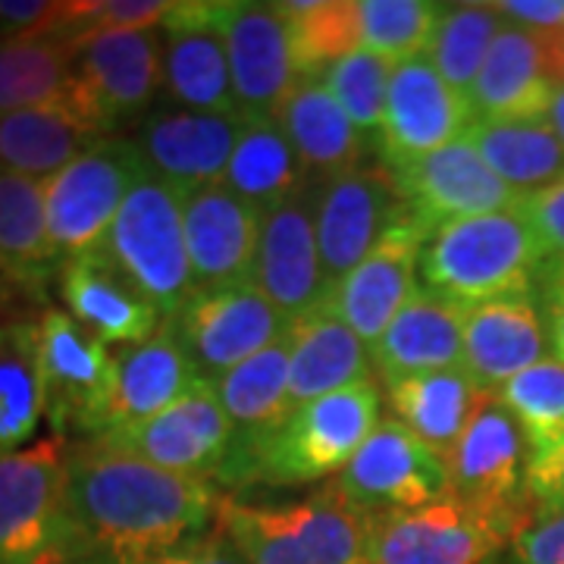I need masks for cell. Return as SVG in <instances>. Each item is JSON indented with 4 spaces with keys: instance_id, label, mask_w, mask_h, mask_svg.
<instances>
[{
    "instance_id": "6da1fadb",
    "label": "cell",
    "mask_w": 564,
    "mask_h": 564,
    "mask_svg": "<svg viewBox=\"0 0 564 564\" xmlns=\"http://www.w3.org/2000/svg\"><path fill=\"white\" fill-rule=\"evenodd\" d=\"M223 499V486L204 477L173 474L88 440L66 448V508L82 562L151 555L204 536L217 527Z\"/></svg>"
},
{
    "instance_id": "7a4b0ae2",
    "label": "cell",
    "mask_w": 564,
    "mask_h": 564,
    "mask_svg": "<svg viewBox=\"0 0 564 564\" xmlns=\"http://www.w3.org/2000/svg\"><path fill=\"white\" fill-rule=\"evenodd\" d=\"M543 248L524 217L511 210L445 223L423 245L417 280L423 292L458 307L502 299H533L543 285Z\"/></svg>"
},
{
    "instance_id": "3957f363",
    "label": "cell",
    "mask_w": 564,
    "mask_h": 564,
    "mask_svg": "<svg viewBox=\"0 0 564 564\" xmlns=\"http://www.w3.org/2000/svg\"><path fill=\"white\" fill-rule=\"evenodd\" d=\"M370 518L333 484L280 505L226 496L217 530L248 564H364Z\"/></svg>"
},
{
    "instance_id": "277c9868",
    "label": "cell",
    "mask_w": 564,
    "mask_h": 564,
    "mask_svg": "<svg viewBox=\"0 0 564 564\" xmlns=\"http://www.w3.org/2000/svg\"><path fill=\"white\" fill-rule=\"evenodd\" d=\"M380 417V380L370 377L289 411L239 467L229 489L304 486L339 477Z\"/></svg>"
},
{
    "instance_id": "5b68a950",
    "label": "cell",
    "mask_w": 564,
    "mask_h": 564,
    "mask_svg": "<svg viewBox=\"0 0 564 564\" xmlns=\"http://www.w3.org/2000/svg\"><path fill=\"white\" fill-rule=\"evenodd\" d=\"M69 440L47 436L0 455V564H79L66 508Z\"/></svg>"
},
{
    "instance_id": "8992f818",
    "label": "cell",
    "mask_w": 564,
    "mask_h": 564,
    "mask_svg": "<svg viewBox=\"0 0 564 564\" xmlns=\"http://www.w3.org/2000/svg\"><path fill=\"white\" fill-rule=\"evenodd\" d=\"M101 254L170 321L195 292L182 192L144 170L126 195Z\"/></svg>"
},
{
    "instance_id": "52a82bcc",
    "label": "cell",
    "mask_w": 564,
    "mask_h": 564,
    "mask_svg": "<svg viewBox=\"0 0 564 564\" xmlns=\"http://www.w3.org/2000/svg\"><path fill=\"white\" fill-rule=\"evenodd\" d=\"M144 170L135 141L113 135L44 182L47 229L61 261L101 251L126 195Z\"/></svg>"
},
{
    "instance_id": "ba28073f",
    "label": "cell",
    "mask_w": 564,
    "mask_h": 564,
    "mask_svg": "<svg viewBox=\"0 0 564 564\" xmlns=\"http://www.w3.org/2000/svg\"><path fill=\"white\" fill-rule=\"evenodd\" d=\"M518 527L455 496L421 508L373 511L364 564H492Z\"/></svg>"
},
{
    "instance_id": "9c48e42d",
    "label": "cell",
    "mask_w": 564,
    "mask_h": 564,
    "mask_svg": "<svg viewBox=\"0 0 564 564\" xmlns=\"http://www.w3.org/2000/svg\"><path fill=\"white\" fill-rule=\"evenodd\" d=\"M76 54L69 104L104 135L141 117L163 88V32H98L85 35Z\"/></svg>"
},
{
    "instance_id": "30bf717a",
    "label": "cell",
    "mask_w": 564,
    "mask_h": 564,
    "mask_svg": "<svg viewBox=\"0 0 564 564\" xmlns=\"http://www.w3.org/2000/svg\"><path fill=\"white\" fill-rule=\"evenodd\" d=\"M166 326L204 380H217L280 343L292 323L270 304L258 282H242L192 292Z\"/></svg>"
},
{
    "instance_id": "8fae6325",
    "label": "cell",
    "mask_w": 564,
    "mask_h": 564,
    "mask_svg": "<svg viewBox=\"0 0 564 564\" xmlns=\"http://www.w3.org/2000/svg\"><path fill=\"white\" fill-rule=\"evenodd\" d=\"M527 443L496 395H486L462 440L445 455L448 496L521 527L533 514L527 492Z\"/></svg>"
},
{
    "instance_id": "7c38bea8",
    "label": "cell",
    "mask_w": 564,
    "mask_h": 564,
    "mask_svg": "<svg viewBox=\"0 0 564 564\" xmlns=\"http://www.w3.org/2000/svg\"><path fill=\"white\" fill-rule=\"evenodd\" d=\"M88 443L135 455L141 462L158 464L173 474L204 477L217 484L232 455V423L214 392V380H202L180 402L158 411L154 417L101 433Z\"/></svg>"
},
{
    "instance_id": "4fadbf2b",
    "label": "cell",
    "mask_w": 564,
    "mask_h": 564,
    "mask_svg": "<svg viewBox=\"0 0 564 564\" xmlns=\"http://www.w3.org/2000/svg\"><path fill=\"white\" fill-rule=\"evenodd\" d=\"M39 351L54 436H98L113 389V348L88 333L69 311L44 307L39 317Z\"/></svg>"
},
{
    "instance_id": "5bb4252c",
    "label": "cell",
    "mask_w": 564,
    "mask_h": 564,
    "mask_svg": "<svg viewBox=\"0 0 564 564\" xmlns=\"http://www.w3.org/2000/svg\"><path fill=\"white\" fill-rule=\"evenodd\" d=\"M214 25L226 47L236 110L245 120H276L285 95L299 82L285 17L276 3L217 0Z\"/></svg>"
},
{
    "instance_id": "9a60e30c",
    "label": "cell",
    "mask_w": 564,
    "mask_h": 564,
    "mask_svg": "<svg viewBox=\"0 0 564 564\" xmlns=\"http://www.w3.org/2000/svg\"><path fill=\"white\" fill-rule=\"evenodd\" d=\"M430 236L433 229L408 210L402 220L386 229L383 239L367 251L358 267H351L343 280L329 285L326 307L367 348L380 343L386 326L421 289L417 267Z\"/></svg>"
},
{
    "instance_id": "2e32d148",
    "label": "cell",
    "mask_w": 564,
    "mask_h": 564,
    "mask_svg": "<svg viewBox=\"0 0 564 564\" xmlns=\"http://www.w3.org/2000/svg\"><path fill=\"white\" fill-rule=\"evenodd\" d=\"M408 214L399 185L386 166H355L314 185V223L323 273L339 282L383 232Z\"/></svg>"
},
{
    "instance_id": "e0dca14e",
    "label": "cell",
    "mask_w": 564,
    "mask_h": 564,
    "mask_svg": "<svg viewBox=\"0 0 564 564\" xmlns=\"http://www.w3.org/2000/svg\"><path fill=\"white\" fill-rule=\"evenodd\" d=\"M333 484L367 511L421 508L448 496V467L404 423L383 417Z\"/></svg>"
},
{
    "instance_id": "ac0fdd59",
    "label": "cell",
    "mask_w": 564,
    "mask_h": 564,
    "mask_svg": "<svg viewBox=\"0 0 564 564\" xmlns=\"http://www.w3.org/2000/svg\"><path fill=\"white\" fill-rule=\"evenodd\" d=\"M470 122V101L445 85L426 54L395 63L389 82L386 120L377 139L380 166L392 170L426 158L467 135Z\"/></svg>"
},
{
    "instance_id": "d6986e66",
    "label": "cell",
    "mask_w": 564,
    "mask_h": 564,
    "mask_svg": "<svg viewBox=\"0 0 564 564\" xmlns=\"http://www.w3.org/2000/svg\"><path fill=\"white\" fill-rule=\"evenodd\" d=\"M254 282L289 323L321 311L329 295L323 273L314 185L295 192L261 217V239L254 258Z\"/></svg>"
},
{
    "instance_id": "ffe728a7",
    "label": "cell",
    "mask_w": 564,
    "mask_h": 564,
    "mask_svg": "<svg viewBox=\"0 0 564 564\" xmlns=\"http://www.w3.org/2000/svg\"><path fill=\"white\" fill-rule=\"evenodd\" d=\"M408 210L440 229L445 223L518 207L521 195L508 188L480 158L474 141L462 135L440 151L389 170Z\"/></svg>"
},
{
    "instance_id": "44dd1931",
    "label": "cell",
    "mask_w": 564,
    "mask_h": 564,
    "mask_svg": "<svg viewBox=\"0 0 564 564\" xmlns=\"http://www.w3.org/2000/svg\"><path fill=\"white\" fill-rule=\"evenodd\" d=\"M242 126V113L163 107L141 120L135 148L154 176L185 195L204 185H220Z\"/></svg>"
},
{
    "instance_id": "7402d4cb",
    "label": "cell",
    "mask_w": 564,
    "mask_h": 564,
    "mask_svg": "<svg viewBox=\"0 0 564 564\" xmlns=\"http://www.w3.org/2000/svg\"><path fill=\"white\" fill-rule=\"evenodd\" d=\"M185 245L198 289H226L254 282L261 214L236 198L226 185H204L182 195Z\"/></svg>"
},
{
    "instance_id": "603a6c76",
    "label": "cell",
    "mask_w": 564,
    "mask_h": 564,
    "mask_svg": "<svg viewBox=\"0 0 564 564\" xmlns=\"http://www.w3.org/2000/svg\"><path fill=\"white\" fill-rule=\"evenodd\" d=\"M161 32L166 98L185 110L239 113L226 47L214 25V3L210 0L173 3Z\"/></svg>"
},
{
    "instance_id": "cb8c5ba5",
    "label": "cell",
    "mask_w": 564,
    "mask_h": 564,
    "mask_svg": "<svg viewBox=\"0 0 564 564\" xmlns=\"http://www.w3.org/2000/svg\"><path fill=\"white\" fill-rule=\"evenodd\" d=\"M558 85L543 32L508 22L492 41L467 101L474 120H533L545 117Z\"/></svg>"
},
{
    "instance_id": "d4e9b609",
    "label": "cell",
    "mask_w": 564,
    "mask_h": 564,
    "mask_svg": "<svg viewBox=\"0 0 564 564\" xmlns=\"http://www.w3.org/2000/svg\"><path fill=\"white\" fill-rule=\"evenodd\" d=\"M549 348L543 307L536 299L464 307V370L489 395L527 367L549 358Z\"/></svg>"
},
{
    "instance_id": "484cf974",
    "label": "cell",
    "mask_w": 564,
    "mask_h": 564,
    "mask_svg": "<svg viewBox=\"0 0 564 564\" xmlns=\"http://www.w3.org/2000/svg\"><path fill=\"white\" fill-rule=\"evenodd\" d=\"M289 355H292V326L280 343L263 348L229 373L214 380L226 417L232 423V455L223 467L217 484L229 489L251 452L289 417Z\"/></svg>"
},
{
    "instance_id": "4316f807",
    "label": "cell",
    "mask_w": 564,
    "mask_h": 564,
    "mask_svg": "<svg viewBox=\"0 0 564 564\" xmlns=\"http://www.w3.org/2000/svg\"><path fill=\"white\" fill-rule=\"evenodd\" d=\"M202 380L198 367L185 355L166 323L161 333L144 343L113 348V389L104 408L98 436L154 417L158 411L180 402Z\"/></svg>"
},
{
    "instance_id": "83f0119b",
    "label": "cell",
    "mask_w": 564,
    "mask_h": 564,
    "mask_svg": "<svg viewBox=\"0 0 564 564\" xmlns=\"http://www.w3.org/2000/svg\"><path fill=\"white\" fill-rule=\"evenodd\" d=\"M57 282L66 311L110 348L144 343L166 323L101 251L63 261Z\"/></svg>"
},
{
    "instance_id": "f1b7e54d",
    "label": "cell",
    "mask_w": 564,
    "mask_h": 564,
    "mask_svg": "<svg viewBox=\"0 0 564 564\" xmlns=\"http://www.w3.org/2000/svg\"><path fill=\"white\" fill-rule=\"evenodd\" d=\"M370 364L383 386L464 367V307L417 289L370 348Z\"/></svg>"
},
{
    "instance_id": "f546056e",
    "label": "cell",
    "mask_w": 564,
    "mask_h": 564,
    "mask_svg": "<svg viewBox=\"0 0 564 564\" xmlns=\"http://www.w3.org/2000/svg\"><path fill=\"white\" fill-rule=\"evenodd\" d=\"M104 139L113 135L85 120L69 95L61 104L10 110L0 113V173L47 182Z\"/></svg>"
},
{
    "instance_id": "4dcf8cb0",
    "label": "cell",
    "mask_w": 564,
    "mask_h": 564,
    "mask_svg": "<svg viewBox=\"0 0 564 564\" xmlns=\"http://www.w3.org/2000/svg\"><path fill=\"white\" fill-rule=\"evenodd\" d=\"M276 122L292 141L311 185L364 166V135L317 76H302L292 85Z\"/></svg>"
},
{
    "instance_id": "1f68e13d",
    "label": "cell",
    "mask_w": 564,
    "mask_h": 564,
    "mask_svg": "<svg viewBox=\"0 0 564 564\" xmlns=\"http://www.w3.org/2000/svg\"><path fill=\"white\" fill-rule=\"evenodd\" d=\"M373 377L370 348L326 304L292 323L289 355V408L323 399L345 386Z\"/></svg>"
},
{
    "instance_id": "d6a6232c",
    "label": "cell",
    "mask_w": 564,
    "mask_h": 564,
    "mask_svg": "<svg viewBox=\"0 0 564 564\" xmlns=\"http://www.w3.org/2000/svg\"><path fill=\"white\" fill-rule=\"evenodd\" d=\"M61 267L47 229L44 182L0 173V280L17 292L44 295Z\"/></svg>"
},
{
    "instance_id": "836d02e7",
    "label": "cell",
    "mask_w": 564,
    "mask_h": 564,
    "mask_svg": "<svg viewBox=\"0 0 564 564\" xmlns=\"http://www.w3.org/2000/svg\"><path fill=\"white\" fill-rule=\"evenodd\" d=\"M386 389H389V404H392L395 421L404 423L440 458L455 448L467 423L474 421L477 408L489 395L474 383V377L464 367L404 377Z\"/></svg>"
},
{
    "instance_id": "e575fe53",
    "label": "cell",
    "mask_w": 564,
    "mask_h": 564,
    "mask_svg": "<svg viewBox=\"0 0 564 564\" xmlns=\"http://www.w3.org/2000/svg\"><path fill=\"white\" fill-rule=\"evenodd\" d=\"M467 139L486 166L518 195H533L564 180V144L545 117L533 120H474Z\"/></svg>"
},
{
    "instance_id": "d590c367",
    "label": "cell",
    "mask_w": 564,
    "mask_h": 564,
    "mask_svg": "<svg viewBox=\"0 0 564 564\" xmlns=\"http://www.w3.org/2000/svg\"><path fill=\"white\" fill-rule=\"evenodd\" d=\"M220 185L263 217L270 207L307 188L311 180L280 122L245 120Z\"/></svg>"
},
{
    "instance_id": "8d00e7d4",
    "label": "cell",
    "mask_w": 564,
    "mask_h": 564,
    "mask_svg": "<svg viewBox=\"0 0 564 564\" xmlns=\"http://www.w3.org/2000/svg\"><path fill=\"white\" fill-rule=\"evenodd\" d=\"M47 417L41 380L39 321H0V455L25 448Z\"/></svg>"
},
{
    "instance_id": "74e56055",
    "label": "cell",
    "mask_w": 564,
    "mask_h": 564,
    "mask_svg": "<svg viewBox=\"0 0 564 564\" xmlns=\"http://www.w3.org/2000/svg\"><path fill=\"white\" fill-rule=\"evenodd\" d=\"M79 41L66 32L0 41V113L66 101Z\"/></svg>"
},
{
    "instance_id": "f35d334b",
    "label": "cell",
    "mask_w": 564,
    "mask_h": 564,
    "mask_svg": "<svg viewBox=\"0 0 564 564\" xmlns=\"http://www.w3.org/2000/svg\"><path fill=\"white\" fill-rule=\"evenodd\" d=\"M276 10L289 22L292 63L299 79H321L326 66L343 61L351 51H361L358 0H282Z\"/></svg>"
},
{
    "instance_id": "ab89813d",
    "label": "cell",
    "mask_w": 564,
    "mask_h": 564,
    "mask_svg": "<svg viewBox=\"0 0 564 564\" xmlns=\"http://www.w3.org/2000/svg\"><path fill=\"white\" fill-rule=\"evenodd\" d=\"M508 20L496 10V3H455L445 7L433 29L426 57L436 66L448 88L458 95H470L474 82L484 69L492 41L499 39Z\"/></svg>"
},
{
    "instance_id": "60d3db41",
    "label": "cell",
    "mask_w": 564,
    "mask_h": 564,
    "mask_svg": "<svg viewBox=\"0 0 564 564\" xmlns=\"http://www.w3.org/2000/svg\"><path fill=\"white\" fill-rule=\"evenodd\" d=\"M492 395L518 423L530 458L552 452L564 440V361L543 358Z\"/></svg>"
},
{
    "instance_id": "b9f144b4",
    "label": "cell",
    "mask_w": 564,
    "mask_h": 564,
    "mask_svg": "<svg viewBox=\"0 0 564 564\" xmlns=\"http://www.w3.org/2000/svg\"><path fill=\"white\" fill-rule=\"evenodd\" d=\"M443 10V3L426 0H358L361 47L392 63L421 57Z\"/></svg>"
},
{
    "instance_id": "7bdbcfd3",
    "label": "cell",
    "mask_w": 564,
    "mask_h": 564,
    "mask_svg": "<svg viewBox=\"0 0 564 564\" xmlns=\"http://www.w3.org/2000/svg\"><path fill=\"white\" fill-rule=\"evenodd\" d=\"M392 69H395V63L373 54V51H364V47L345 54L343 61L323 69L321 82L329 88V95L339 101L345 117L355 122V129L361 135L380 139Z\"/></svg>"
},
{
    "instance_id": "ee69618b",
    "label": "cell",
    "mask_w": 564,
    "mask_h": 564,
    "mask_svg": "<svg viewBox=\"0 0 564 564\" xmlns=\"http://www.w3.org/2000/svg\"><path fill=\"white\" fill-rule=\"evenodd\" d=\"M514 210L533 229L549 267L564 263V180L552 182L533 195H521Z\"/></svg>"
},
{
    "instance_id": "f6af8a7d",
    "label": "cell",
    "mask_w": 564,
    "mask_h": 564,
    "mask_svg": "<svg viewBox=\"0 0 564 564\" xmlns=\"http://www.w3.org/2000/svg\"><path fill=\"white\" fill-rule=\"evenodd\" d=\"M511 552L518 564H564V508H533L518 527Z\"/></svg>"
},
{
    "instance_id": "bcb514c9",
    "label": "cell",
    "mask_w": 564,
    "mask_h": 564,
    "mask_svg": "<svg viewBox=\"0 0 564 564\" xmlns=\"http://www.w3.org/2000/svg\"><path fill=\"white\" fill-rule=\"evenodd\" d=\"M82 564H248L242 552L223 536L214 527L210 533L185 540L173 549H161L151 555H132V558H88Z\"/></svg>"
},
{
    "instance_id": "7dc6e473",
    "label": "cell",
    "mask_w": 564,
    "mask_h": 564,
    "mask_svg": "<svg viewBox=\"0 0 564 564\" xmlns=\"http://www.w3.org/2000/svg\"><path fill=\"white\" fill-rule=\"evenodd\" d=\"M63 3L54 0H0V41L32 39L61 25Z\"/></svg>"
},
{
    "instance_id": "c3c4849f",
    "label": "cell",
    "mask_w": 564,
    "mask_h": 564,
    "mask_svg": "<svg viewBox=\"0 0 564 564\" xmlns=\"http://www.w3.org/2000/svg\"><path fill=\"white\" fill-rule=\"evenodd\" d=\"M527 492L536 508H564V440L552 452L527 458Z\"/></svg>"
},
{
    "instance_id": "681fc988",
    "label": "cell",
    "mask_w": 564,
    "mask_h": 564,
    "mask_svg": "<svg viewBox=\"0 0 564 564\" xmlns=\"http://www.w3.org/2000/svg\"><path fill=\"white\" fill-rule=\"evenodd\" d=\"M540 307H543L545 333L555 358L564 361V263H552L540 285Z\"/></svg>"
},
{
    "instance_id": "f907efd6",
    "label": "cell",
    "mask_w": 564,
    "mask_h": 564,
    "mask_svg": "<svg viewBox=\"0 0 564 564\" xmlns=\"http://www.w3.org/2000/svg\"><path fill=\"white\" fill-rule=\"evenodd\" d=\"M496 10L508 22L533 32H564V3L555 0H508V3H496Z\"/></svg>"
},
{
    "instance_id": "816d5d0a",
    "label": "cell",
    "mask_w": 564,
    "mask_h": 564,
    "mask_svg": "<svg viewBox=\"0 0 564 564\" xmlns=\"http://www.w3.org/2000/svg\"><path fill=\"white\" fill-rule=\"evenodd\" d=\"M545 120H549V126L555 129V135H558L564 144V82H558L555 91H552V101H549V110H545Z\"/></svg>"
},
{
    "instance_id": "f5cc1de1",
    "label": "cell",
    "mask_w": 564,
    "mask_h": 564,
    "mask_svg": "<svg viewBox=\"0 0 564 564\" xmlns=\"http://www.w3.org/2000/svg\"><path fill=\"white\" fill-rule=\"evenodd\" d=\"M549 41V54H552V66H555V76L564 82V32H543Z\"/></svg>"
},
{
    "instance_id": "db71d44e",
    "label": "cell",
    "mask_w": 564,
    "mask_h": 564,
    "mask_svg": "<svg viewBox=\"0 0 564 564\" xmlns=\"http://www.w3.org/2000/svg\"><path fill=\"white\" fill-rule=\"evenodd\" d=\"M10 292H13V289H10V285H7L3 280H0V321H3V307H7V299H10Z\"/></svg>"
},
{
    "instance_id": "11a10c76",
    "label": "cell",
    "mask_w": 564,
    "mask_h": 564,
    "mask_svg": "<svg viewBox=\"0 0 564 564\" xmlns=\"http://www.w3.org/2000/svg\"><path fill=\"white\" fill-rule=\"evenodd\" d=\"M492 564H502V562H492Z\"/></svg>"
}]
</instances>
